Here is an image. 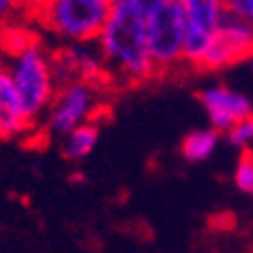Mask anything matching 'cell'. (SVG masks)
<instances>
[{"label": "cell", "mask_w": 253, "mask_h": 253, "mask_svg": "<svg viewBox=\"0 0 253 253\" xmlns=\"http://www.w3.org/2000/svg\"><path fill=\"white\" fill-rule=\"evenodd\" d=\"M50 59H53V73L59 87L78 83V80H87V83L96 84L110 80L98 42L62 46L55 53H50Z\"/></svg>", "instance_id": "obj_8"}, {"label": "cell", "mask_w": 253, "mask_h": 253, "mask_svg": "<svg viewBox=\"0 0 253 253\" xmlns=\"http://www.w3.org/2000/svg\"><path fill=\"white\" fill-rule=\"evenodd\" d=\"M105 2H107V5H114V2H117V0H105Z\"/></svg>", "instance_id": "obj_19"}, {"label": "cell", "mask_w": 253, "mask_h": 253, "mask_svg": "<svg viewBox=\"0 0 253 253\" xmlns=\"http://www.w3.org/2000/svg\"><path fill=\"white\" fill-rule=\"evenodd\" d=\"M228 141L233 146L242 148V151H249V148H251V144H253V114L247 119H242V121H237V124L230 128Z\"/></svg>", "instance_id": "obj_14"}, {"label": "cell", "mask_w": 253, "mask_h": 253, "mask_svg": "<svg viewBox=\"0 0 253 253\" xmlns=\"http://www.w3.org/2000/svg\"><path fill=\"white\" fill-rule=\"evenodd\" d=\"M18 2H21L23 7H28V5H30V0H18Z\"/></svg>", "instance_id": "obj_18"}, {"label": "cell", "mask_w": 253, "mask_h": 253, "mask_svg": "<svg viewBox=\"0 0 253 253\" xmlns=\"http://www.w3.org/2000/svg\"><path fill=\"white\" fill-rule=\"evenodd\" d=\"M30 2H32V0H30Z\"/></svg>", "instance_id": "obj_21"}, {"label": "cell", "mask_w": 253, "mask_h": 253, "mask_svg": "<svg viewBox=\"0 0 253 253\" xmlns=\"http://www.w3.org/2000/svg\"><path fill=\"white\" fill-rule=\"evenodd\" d=\"M30 14L66 43L98 42L112 5L105 0H32Z\"/></svg>", "instance_id": "obj_2"}, {"label": "cell", "mask_w": 253, "mask_h": 253, "mask_svg": "<svg viewBox=\"0 0 253 253\" xmlns=\"http://www.w3.org/2000/svg\"><path fill=\"white\" fill-rule=\"evenodd\" d=\"M235 180L237 189L244 192V194L253 196V151H242L240 160H237V167H235Z\"/></svg>", "instance_id": "obj_13"}, {"label": "cell", "mask_w": 253, "mask_h": 253, "mask_svg": "<svg viewBox=\"0 0 253 253\" xmlns=\"http://www.w3.org/2000/svg\"><path fill=\"white\" fill-rule=\"evenodd\" d=\"M5 64L21 96L25 114L32 124H37L39 119L46 117L48 107L59 89L53 73V59L42 43L32 42L16 53H9V59Z\"/></svg>", "instance_id": "obj_3"}, {"label": "cell", "mask_w": 253, "mask_h": 253, "mask_svg": "<svg viewBox=\"0 0 253 253\" xmlns=\"http://www.w3.org/2000/svg\"><path fill=\"white\" fill-rule=\"evenodd\" d=\"M98 48L105 59L107 78L117 84L132 87L158 76L148 53L146 16L126 0H117L112 5L98 37Z\"/></svg>", "instance_id": "obj_1"}, {"label": "cell", "mask_w": 253, "mask_h": 253, "mask_svg": "<svg viewBox=\"0 0 253 253\" xmlns=\"http://www.w3.org/2000/svg\"><path fill=\"white\" fill-rule=\"evenodd\" d=\"M100 87L103 84L87 83V80L59 87L43 117V128L48 135L64 137L78 126L91 124L100 107Z\"/></svg>", "instance_id": "obj_5"}, {"label": "cell", "mask_w": 253, "mask_h": 253, "mask_svg": "<svg viewBox=\"0 0 253 253\" xmlns=\"http://www.w3.org/2000/svg\"><path fill=\"white\" fill-rule=\"evenodd\" d=\"M96 144H98V126L96 121H91V124L78 126L76 130L62 137V155L71 162H80L87 155H91Z\"/></svg>", "instance_id": "obj_11"}, {"label": "cell", "mask_w": 253, "mask_h": 253, "mask_svg": "<svg viewBox=\"0 0 253 253\" xmlns=\"http://www.w3.org/2000/svg\"><path fill=\"white\" fill-rule=\"evenodd\" d=\"M249 62H251V69H253V55H251V59H249Z\"/></svg>", "instance_id": "obj_20"}, {"label": "cell", "mask_w": 253, "mask_h": 253, "mask_svg": "<svg viewBox=\"0 0 253 253\" xmlns=\"http://www.w3.org/2000/svg\"><path fill=\"white\" fill-rule=\"evenodd\" d=\"M146 39L148 53L153 59L155 73H165L185 62V14L178 0H171L153 14L146 16Z\"/></svg>", "instance_id": "obj_4"}, {"label": "cell", "mask_w": 253, "mask_h": 253, "mask_svg": "<svg viewBox=\"0 0 253 253\" xmlns=\"http://www.w3.org/2000/svg\"><path fill=\"white\" fill-rule=\"evenodd\" d=\"M32 126L35 124L25 114V107L14 87L9 69L5 62H0V137H5V139L21 137Z\"/></svg>", "instance_id": "obj_10"}, {"label": "cell", "mask_w": 253, "mask_h": 253, "mask_svg": "<svg viewBox=\"0 0 253 253\" xmlns=\"http://www.w3.org/2000/svg\"><path fill=\"white\" fill-rule=\"evenodd\" d=\"M126 2H130V5L135 7V9H139L144 16H148V14H153L155 9H160V7L171 2V0H126Z\"/></svg>", "instance_id": "obj_17"}, {"label": "cell", "mask_w": 253, "mask_h": 253, "mask_svg": "<svg viewBox=\"0 0 253 253\" xmlns=\"http://www.w3.org/2000/svg\"><path fill=\"white\" fill-rule=\"evenodd\" d=\"M253 55V25L247 23L237 14L228 12L219 25L217 35L212 37L206 55L201 57L196 69L219 71L233 66L242 59H251Z\"/></svg>", "instance_id": "obj_6"}, {"label": "cell", "mask_w": 253, "mask_h": 253, "mask_svg": "<svg viewBox=\"0 0 253 253\" xmlns=\"http://www.w3.org/2000/svg\"><path fill=\"white\" fill-rule=\"evenodd\" d=\"M185 14L187 42H185V62L189 66H199L206 55L212 37L217 35L219 25L228 14L226 0H178Z\"/></svg>", "instance_id": "obj_7"}, {"label": "cell", "mask_w": 253, "mask_h": 253, "mask_svg": "<svg viewBox=\"0 0 253 253\" xmlns=\"http://www.w3.org/2000/svg\"><path fill=\"white\" fill-rule=\"evenodd\" d=\"M219 146V132L214 128L192 130L183 141H180V155L187 162H206Z\"/></svg>", "instance_id": "obj_12"}, {"label": "cell", "mask_w": 253, "mask_h": 253, "mask_svg": "<svg viewBox=\"0 0 253 253\" xmlns=\"http://www.w3.org/2000/svg\"><path fill=\"white\" fill-rule=\"evenodd\" d=\"M226 5H228V12L237 14L253 25V0H226Z\"/></svg>", "instance_id": "obj_16"}, {"label": "cell", "mask_w": 253, "mask_h": 253, "mask_svg": "<svg viewBox=\"0 0 253 253\" xmlns=\"http://www.w3.org/2000/svg\"><path fill=\"white\" fill-rule=\"evenodd\" d=\"M199 100L210 119V126L217 132H230V128L237 121L253 114L251 100L226 84H212V87L201 89Z\"/></svg>", "instance_id": "obj_9"}, {"label": "cell", "mask_w": 253, "mask_h": 253, "mask_svg": "<svg viewBox=\"0 0 253 253\" xmlns=\"http://www.w3.org/2000/svg\"><path fill=\"white\" fill-rule=\"evenodd\" d=\"M23 9V5L18 0H0V30H5L12 25L14 16Z\"/></svg>", "instance_id": "obj_15"}]
</instances>
